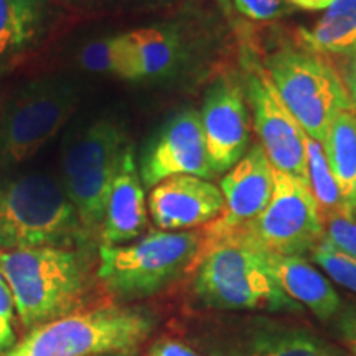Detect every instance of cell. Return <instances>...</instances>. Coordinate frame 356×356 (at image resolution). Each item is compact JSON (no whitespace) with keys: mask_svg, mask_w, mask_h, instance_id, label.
<instances>
[{"mask_svg":"<svg viewBox=\"0 0 356 356\" xmlns=\"http://www.w3.org/2000/svg\"><path fill=\"white\" fill-rule=\"evenodd\" d=\"M0 274L10 286L17 314L29 330L78 312L89 289L88 259L74 249L0 252Z\"/></svg>","mask_w":356,"mask_h":356,"instance_id":"cell-1","label":"cell"},{"mask_svg":"<svg viewBox=\"0 0 356 356\" xmlns=\"http://www.w3.org/2000/svg\"><path fill=\"white\" fill-rule=\"evenodd\" d=\"M193 280L195 296L218 310H257L302 314L275 282L264 252L234 236L207 238Z\"/></svg>","mask_w":356,"mask_h":356,"instance_id":"cell-2","label":"cell"},{"mask_svg":"<svg viewBox=\"0 0 356 356\" xmlns=\"http://www.w3.org/2000/svg\"><path fill=\"white\" fill-rule=\"evenodd\" d=\"M89 236L65 188L43 173L0 181V248L84 246Z\"/></svg>","mask_w":356,"mask_h":356,"instance_id":"cell-3","label":"cell"},{"mask_svg":"<svg viewBox=\"0 0 356 356\" xmlns=\"http://www.w3.org/2000/svg\"><path fill=\"white\" fill-rule=\"evenodd\" d=\"M152 314L136 307L79 310L38 325L3 356L134 355L152 335Z\"/></svg>","mask_w":356,"mask_h":356,"instance_id":"cell-4","label":"cell"},{"mask_svg":"<svg viewBox=\"0 0 356 356\" xmlns=\"http://www.w3.org/2000/svg\"><path fill=\"white\" fill-rule=\"evenodd\" d=\"M203 248L200 231H150L127 246H101L97 277L124 300L144 299L175 282Z\"/></svg>","mask_w":356,"mask_h":356,"instance_id":"cell-5","label":"cell"},{"mask_svg":"<svg viewBox=\"0 0 356 356\" xmlns=\"http://www.w3.org/2000/svg\"><path fill=\"white\" fill-rule=\"evenodd\" d=\"M266 70L307 137L320 144L327 139L338 114L355 111L345 83L332 65L315 53L284 48L267 58Z\"/></svg>","mask_w":356,"mask_h":356,"instance_id":"cell-6","label":"cell"},{"mask_svg":"<svg viewBox=\"0 0 356 356\" xmlns=\"http://www.w3.org/2000/svg\"><path fill=\"white\" fill-rule=\"evenodd\" d=\"M127 142L113 121H97L71 142L63 157L65 193L89 239L101 234L113 178Z\"/></svg>","mask_w":356,"mask_h":356,"instance_id":"cell-7","label":"cell"},{"mask_svg":"<svg viewBox=\"0 0 356 356\" xmlns=\"http://www.w3.org/2000/svg\"><path fill=\"white\" fill-rule=\"evenodd\" d=\"M229 234L262 252L304 257L325 238V220L309 185L274 168V190L266 210Z\"/></svg>","mask_w":356,"mask_h":356,"instance_id":"cell-8","label":"cell"},{"mask_svg":"<svg viewBox=\"0 0 356 356\" xmlns=\"http://www.w3.org/2000/svg\"><path fill=\"white\" fill-rule=\"evenodd\" d=\"M76 104V89L63 79H42L22 89L0 122V165L32 159L65 126Z\"/></svg>","mask_w":356,"mask_h":356,"instance_id":"cell-9","label":"cell"},{"mask_svg":"<svg viewBox=\"0 0 356 356\" xmlns=\"http://www.w3.org/2000/svg\"><path fill=\"white\" fill-rule=\"evenodd\" d=\"M248 99L261 147L270 165L309 185L307 134L280 99L267 71H251L248 74Z\"/></svg>","mask_w":356,"mask_h":356,"instance_id":"cell-10","label":"cell"},{"mask_svg":"<svg viewBox=\"0 0 356 356\" xmlns=\"http://www.w3.org/2000/svg\"><path fill=\"white\" fill-rule=\"evenodd\" d=\"M210 356H351L304 325L249 317L213 341Z\"/></svg>","mask_w":356,"mask_h":356,"instance_id":"cell-11","label":"cell"},{"mask_svg":"<svg viewBox=\"0 0 356 356\" xmlns=\"http://www.w3.org/2000/svg\"><path fill=\"white\" fill-rule=\"evenodd\" d=\"M139 173L144 186H154L177 175H193L211 180L215 177L202 119L195 109H184L159 129L140 154Z\"/></svg>","mask_w":356,"mask_h":356,"instance_id":"cell-12","label":"cell"},{"mask_svg":"<svg viewBox=\"0 0 356 356\" xmlns=\"http://www.w3.org/2000/svg\"><path fill=\"white\" fill-rule=\"evenodd\" d=\"M200 119L213 173L231 170L249 147V113L243 88L231 79L216 81L204 96Z\"/></svg>","mask_w":356,"mask_h":356,"instance_id":"cell-13","label":"cell"},{"mask_svg":"<svg viewBox=\"0 0 356 356\" xmlns=\"http://www.w3.org/2000/svg\"><path fill=\"white\" fill-rule=\"evenodd\" d=\"M274 168L261 144L252 145L221 180L225 210L207 231L208 238L239 231L254 221L270 202Z\"/></svg>","mask_w":356,"mask_h":356,"instance_id":"cell-14","label":"cell"},{"mask_svg":"<svg viewBox=\"0 0 356 356\" xmlns=\"http://www.w3.org/2000/svg\"><path fill=\"white\" fill-rule=\"evenodd\" d=\"M225 210V197L215 184L193 175L160 181L149 195V211L162 231H186L216 221Z\"/></svg>","mask_w":356,"mask_h":356,"instance_id":"cell-15","label":"cell"},{"mask_svg":"<svg viewBox=\"0 0 356 356\" xmlns=\"http://www.w3.org/2000/svg\"><path fill=\"white\" fill-rule=\"evenodd\" d=\"M147 221L144 184L134 147L127 144L111 184L101 246H124L136 241L145 231Z\"/></svg>","mask_w":356,"mask_h":356,"instance_id":"cell-16","label":"cell"},{"mask_svg":"<svg viewBox=\"0 0 356 356\" xmlns=\"http://www.w3.org/2000/svg\"><path fill=\"white\" fill-rule=\"evenodd\" d=\"M275 282L293 302L310 310L322 322L335 318L343 307L332 282L302 256L264 252Z\"/></svg>","mask_w":356,"mask_h":356,"instance_id":"cell-17","label":"cell"},{"mask_svg":"<svg viewBox=\"0 0 356 356\" xmlns=\"http://www.w3.org/2000/svg\"><path fill=\"white\" fill-rule=\"evenodd\" d=\"M300 43L312 53L356 60V0H333L310 29L297 32Z\"/></svg>","mask_w":356,"mask_h":356,"instance_id":"cell-18","label":"cell"},{"mask_svg":"<svg viewBox=\"0 0 356 356\" xmlns=\"http://www.w3.org/2000/svg\"><path fill=\"white\" fill-rule=\"evenodd\" d=\"M139 79L168 76L180 61L178 33L165 26H145L126 33Z\"/></svg>","mask_w":356,"mask_h":356,"instance_id":"cell-19","label":"cell"},{"mask_svg":"<svg viewBox=\"0 0 356 356\" xmlns=\"http://www.w3.org/2000/svg\"><path fill=\"white\" fill-rule=\"evenodd\" d=\"M327 162L341 195L351 208L356 185V113L343 111L333 119L323 142ZM353 210V208H351Z\"/></svg>","mask_w":356,"mask_h":356,"instance_id":"cell-20","label":"cell"},{"mask_svg":"<svg viewBox=\"0 0 356 356\" xmlns=\"http://www.w3.org/2000/svg\"><path fill=\"white\" fill-rule=\"evenodd\" d=\"M42 20V0H0V68L32 43Z\"/></svg>","mask_w":356,"mask_h":356,"instance_id":"cell-21","label":"cell"},{"mask_svg":"<svg viewBox=\"0 0 356 356\" xmlns=\"http://www.w3.org/2000/svg\"><path fill=\"white\" fill-rule=\"evenodd\" d=\"M307 145V167H309V188L317 200L320 211H322L323 220L333 215H343V213H353L348 207L346 200L341 195L340 186H338L335 175L330 170L327 162L323 145L320 142L305 139Z\"/></svg>","mask_w":356,"mask_h":356,"instance_id":"cell-22","label":"cell"},{"mask_svg":"<svg viewBox=\"0 0 356 356\" xmlns=\"http://www.w3.org/2000/svg\"><path fill=\"white\" fill-rule=\"evenodd\" d=\"M79 61L88 71L113 74L115 78L127 79V81L139 79L126 33L88 43L79 55Z\"/></svg>","mask_w":356,"mask_h":356,"instance_id":"cell-23","label":"cell"},{"mask_svg":"<svg viewBox=\"0 0 356 356\" xmlns=\"http://www.w3.org/2000/svg\"><path fill=\"white\" fill-rule=\"evenodd\" d=\"M312 261L327 273L333 282L356 293V259L323 238L310 252Z\"/></svg>","mask_w":356,"mask_h":356,"instance_id":"cell-24","label":"cell"},{"mask_svg":"<svg viewBox=\"0 0 356 356\" xmlns=\"http://www.w3.org/2000/svg\"><path fill=\"white\" fill-rule=\"evenodd\" d=\"M325 238L356 259V215L343 213L325 218Z\"/></svg>","mask_w":356,"mask_h":356,"instance_id":"cell-25","label":"cell"},{"mask_svg":"<svg viewBox=\"0 0 356 356\" xmlns=\"http://www.w3.org/2000/svg\"><path fill=\"white\" fill-rule=\"evenodd\" d=\"M335 322V332L346 351L356 356V302L341 307Z\"/></svg>","mask_w":356,"mask_h":356,"instance_id":"cell-26","label":"cell"},{"mask_svg":"<svg viewBox=\"0 0 356 356\" xmlns=\"http://www.w3.org/2000/svg\"><path fill=\"white\" fill-rule=\"evenodd\" d=\"M238 10L252 20H273L284 12L282 0H234Z\"/></svg>","mask_w":356,"mask_h":356,"instance_id":"cell-27","label":"cell"},{"mask_svg":"<svg viewBox=\"0 0 356 356\" xmlns=\"http://www.w3.org/2000/svg\"><path fill=\"white\" fill-rule=\"evenodd\" d=\"M147 356H200L190 346L177 340H160L152 345Z\"/></svg>","mask_w":356,"mask_h":356,"instance_id":"cell-28","label":"cell"},{"mask_svg":"<svg viewBox=\"0 0 356 356\" xmlns=\"http://www.w3.org/2000/svg\"><path fill=\"white\" fill-rule=\"evenodd\" d=\"M13 307H15V300H13L10 286L6 277L0 274V318L10 322L13 318Z\"/></svg>","mask_w":356,"mask_h":356,"instance_id":"cell-29","label":"cell"},{"mask_svg":"<svg viewBox=\"0 0 356 356\" xmlns=\"http://www.w3.org/2000/svg\"><path fill=\"white\" fill-rule=\"evenodd\" d=\"M15 345V335L10 327V322L0 318V355L7 353Z\"/></svg>","mask_w":356,"mask_h":356,"instance_id":"cell-30","label":"cell"},{"mask_svg":"<svg viewBox=\"0 0 356 356\" xmlns=\"http://www.w3.org/2000/svg\"><path fill=\"white\" fill-rule=\"evenodd\" d=\"M345 86L348 89L350 99L353 102V109L356 113V60H350L345 70Z\"/></svg>","mask_w":356,"mask_h":356,"instance_id":"cell-31","label":"cell"},{"mask_svg":"<svg viewBox=\"0 0 356 356\" xmlns=\"http://www.w3.org/2000/svg\"><path fill=\"white\" fill-rule=\"evenodd\" d=\"M293 6L305 8V10H323L327 8L333 0H289Z\"/></svg>","mask_w":356,"mask_h":356,"instance_id":"cell-32","label":"cell"},{"mask_svg":"<svg viewBox=\"0 0 356 356\" xmlns=\"http://www.w3.org/2000/svg\"><path fill=\"white\" fill-rule=\"evenodd\" d=\"M351 208H353V213L356 215V185H355V191H353V202H351Z\"/></svg>","mask_w":356,"mask_h":356,"instance_id":"cell-33","label":"cell"},{"mask_svg":"<svg viewBox=\"0 0 356 356\" xmlns=\"http://www.w3.org/2000/svg\"><path fill=\"white\" fill-rule=\"evenodd\" d=\"M96 356H129V355H121V353H108V355H96Z\"/></svg>","mask_w":356,"mask_h":356,"instance_id":"cell-34","label":"cell"}]
</instances>
